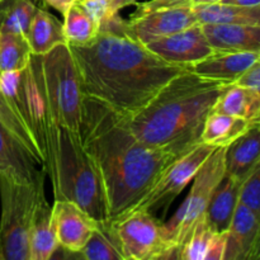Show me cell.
<instances>
[{"mask_svg":"<svg viewBox=\"0 0 260 260\" xmlns=\"http://www.w3.org/2000/svg\"><path fill=\"white\" fill-rule=\"evenodd\" d=\"M258 61L260 52H213L188 69L202 78L233 84Z\"/></svg>","mask_w":260,"mask_h":260,"instance_id":"17","label":"cell"},{"mask_svg":"<svg viewBox=\"0 0 260 260\" xmlns=\"http://www.w3.org/2000/svg\"><path fill=\"white\" fill-rule=\"evenodd\" d=\"M215 231L203 217L190 233L182 248L178 251V259L182 260H206Z\"/></svg>","mask_w":260,"mask_h":260,"instance_id":"29","label":"cell"},{"mask_svg":"<svg viewBox=\"0 0 260 260\" xmlns=\"http://www.w3.org/2000/svg\"><path fill=\"white\" fill-rule=\"evenodd\" d=\"M188 5H190L189 0H149V2L136 4V12L132 15H141L145 14V13L154 12V10L168 9V8L188 7Z\"/></svg>","mask_w":260,"mask_h":260,"instance_id":"32","label":"cell"},{"mask_svg":"<svg viewBox=\"0 0 260 260\" xmlns=\"http://www.w3.org/2000/svg\"><path fill=\"white\" fill-rule=\"evenodd\" d=\"M190 5L196 7V5H206V4H215V3H220L221 0H189Z\"/></svg>","mask_w":260,"mask_h":260,"instance_id":"38","label":"cell"},{"mask_svg":"<svg viewBox=\"0 0 260 260\" xmlns=\"http://www.w3.org/2000/svg\"><path fill=\"white\" fill-rule=\"evenodd\" d=\"M32 55L25 36L0 32V73L24 70Z\"/></svg>","mask_w":260,"mask_h":260,"instance_id":"28","label":"cell"},{"mask_svg":"<svg viewBox=\"0 0 260 260\" xmlns=\"http://www.w3.org/2000/svg\"><path fill=\"white\" fill-rule=\"evenodd\" d=\"M229 84L188 70L178 74L142 109L126 117L149 146L177 157L201 144L203 123Z\"/></svg>","mask_w":260,"mask_h":260,"instance_id":"3","label":"cell"},{"mask_svg":"<svg viewBox=\"0 0 260 260\" xmlns=\"http://www.w3.org/2000/svg\"><path fill=\"white\" fill-rule=\"evenodd\" d=\"M145 46L167 62L187 68L215 52L200 23L172 36L152 41Z\"/></svg>","mask_w":260,"mask_h":260,"instance_id":"11","label":"cell"},{"mask_svg":"<svg viewBox=\"0 0 260 260\" xmlns=\"http://www.w3.org/2000/svg\"><path fill=\"white\" fill-rule=\"evenodd\" d=\"M253 124L241 117L212 111L203 123L201 142L213 147H228L243 136Z\"/></svg>","mask_w":260,"mask_h":260,"instance_id":"22","label":"cell"},{"mask_svg":"<svg viewBox=\"0 0 260 260\" xmlns=\"http://www.w3.org/2000/svg\"><path fill=\"white\" fill-rule=\"evenodd\" d=\"M42 71L48 102L58 126L79 135L84 93L68 43L42 55Z\"/></svg>","mask_w":260,"mask_h":260,"instance_id":"6","label":"cell"},{"mask_svg":"<svg viewBox=\"0 0 260 260\" xmlns=\"http://www.w3.org/2000/svg\"><path fill=\"white\" fill-rule=\"evenodd\" d=\"M259 123H254L243 136L226 147V174L243 182L260 165Z\"/></svg>","mask_w":260,"mask_h":260,"instance_id":"19","label":"cell"},{"mask_svg":"<svg viewBox=\"0 0 260 260\" xmlns=\"http://www.w3.org/2000/svg\"><path fill=\"white\" fill-rule=\"evenodd\" d=\"M25 37L33 55H46L58 45L68 43L63 36L62 23L42 7L36 10Z\"/></svg>","mask_w":260,"mask_h":260,"instance_id":"21","label":"cell"},{"mask_svg":"<svg viewBox=\"0 0 260 260\" xmlns=\"http://www.w3.org/2000/svg\"><path fill=\"white\" fill-rule=\"evenodd\" d=\"M226 238H228V231L215 233L212 243H211L208 253L206 255V260H223L226 249Z\"/></svg>","mask_w":260,"mask_h":260,"instance_id":"34","label":"cell"},{"mask_svg":"<svg viewBox=\"0 0 260 260\" xmlns=\"http://www.w3.org/2000/svg\"><path fill=\"white\" fill-rule=\"evenodd\" d=\"M201 25L215 52H260V25Z\"/></svg>","mask_w":260,"mask_h":260,"instance_id":"16","label":"cell"},{"mask_svg":"<svg viewBox=\"0 0 260 260\" xmlns=\"http://www.w3.org/2000/svg\"><path fill=\"white\" fill-rule=\"evenodd\" d=\"M192 8L200 24L260 25V7H236L220 2Z\"/></svg>","mask_w":260,"mask_h":260,"instance_id":"23","label":"cell"},{"mask_svg":"<svg viewBox=\"0 0 260 260\" xmlns=\"http://www.w3.org/2000/svg\"><path fill=\"white\" fill-rule=\"evenodd\" d=\"M2 2H4V0H0V3H2Z\"/></svg>","mask_w":260,"mask_h":260,"instance_id":"39","label":"cell"},{"mask_svg":"<svg viewBox=\"0 0 260 260\" xmlns=\"http://www.w3.org/2000/svg\"><path fill=\"white\" fill-rule=\"evenodd\" d=\"M58 248L52 207L46 200L45 192L40 196L32 215L29 228V260H50Z\"/></svg>","mask_w":260,"mask_h":260,"instance_id":"18","label":"cell"},{"mask_svg":"<svg viewBox=\"0 0 260 260\" xmlns=\"http://www.w3.org/2000/svg\"><path fill=\"white\" fill-rule=\"evenodd\" d=\"M194 24H198V20L190 5L154 10L141 15H131L128 19L131 37L142 45L172 36Z\"/></svg>","mask_w":260,"mask_h":260,"instance_id":"12","label":"cell"},{"mask_svg":"<svg viewBox=\"0 0 260 260\" xmlns=\"http://www.w3.org/2000/svg\"><path fill=\"white\" fill-rule=\"evenodd\" d=\"M215 149L211 145L201 142L187 154L173 160L132 211H146L161 221L170 205L183 192Z\"/></svg>","mask_w":260,"mask_h":260,"instance_id":"9","label":"cell"},{"mask_svg":"<svg viewBox=\"0 0 260 260\" xmlns=\"http://www.w3.org/2000/svg\"><path fill=\"white\" fill-rule=\"evenodd\" d=\"M112 223L124 260L173 258L162 234V221L151 213L135 210Z\"/></svg>","mask_w":260,"mask_h":260,"instance_id":"10","label":"cell"},{"mask_svg":"<svg viewBox=\"0 0 260 260\" xmlns=\"http://www.w3.org/2000/svg\"><path fill=\"white\" fill-rule=\"evenodd\" d=\"M260 217L238 203L228 229L223 260H255L259 258Z\"/></svg>","mask_w":260,"mask_h":260,"instance_id":"14","label":"cell"},{"mask_svg":"<svg viewBox=\"0 0 260 260\" xmlns=\"http://www.w3.org/2000/svg\"><path fill=\"white\" fill-rule=\"evenodd\" d=\"M69 47L84 95L124 117L144 108L165 84L188 70L187 66L167 62L126 35L99 30L91 42Z\"/></svg>","mask_w":260,"mask_h":260,"instance_id":"2","label":"cell"},{"mask_svg":"<svg viewBox=\"0 0 260 260\" xmlns=\"http://www.w3.org/2000/svg\"><path fill=\"white\" fill-rule=\"evenodd\" d=\"M79 135L98 170L109 222L131 212L165 168L177 159L142 142L129 128L126 117L86 95Z\"/></svg>","mask_w":260,"mask_h":260,"instance_id":"1","label":"cell"},{"mask_svg":"<svg viewBox=\"0 0 260 260\" xmlns=\"http://www.w3.org/2000/svg\"><path fill=\"white\" fill-rule=\"evenodd\" d=\"M40 5L37 0H4L0 3V32L27 36Z\"/></svg>","mask_w":260,"mask_h":260,"instance_id":"26","label":"cell"},{"mask_svg":"<svg viewBox=\"0 0 260 260\" xmlns=\"http://www.w3.org/2000/svg\"><path fill=\"white\" fill-rule=\"evenodd\" d=\"M0 174L18 182L36 183L47 177L42 165L0 122Z\"/></svg>","mask_w":260,"mask_h":260,"instance_id":"15","label":"cell"},{"mask_svg":"<svg viewBox=\"0 0 260 260\" xmlns=\"http://www.w3.org/2000/svg\"><path fill=\"white\" fill-rule=\"evenodd\" d=\"M240 184V180L225 173L222 180L218 183L215 192L212 193V197L206 208L205 217L210 228L215 233L228 231L235 208L239 203Z\"/></svg>","mask_w":260,"mask_h":260,"instance_id":"20","label":"cell"},{"mask_svg":"<svg viewBox=\"0 0 260 260\" xmlns=\"http://www.w3.org/2000/svg\"><path fill=\"white\" fill-rule=\"evenodd\" d=\"M213 112L230 114L248 119L250 123H259L260 91L229 84L213 107Z\"/></svg>","mask_w":260,"mask_h":260,"instance_id":"24","label":"cell"},{"mask_svg":"<svg viewBox=\"0 0 260 260\" xmlns=\"http://www.w3.org/2000/svg\"><path fill=\"white\" fill-rule=\"evenodd\" d=\"M52 220L58 248L75 255L83 249L98 222L78 205L68 200H55Z\"/></svg>","mask_w":260,"mask_h":260,"instance_id":"13","label":"cell"},{"mask_svg":"<svg viewBox=\"0 0 260 260\" xmlns=\"http://www.w3.org/2000/svg\"><path fill=\"white\" fill-rule=\"evenodd\" d=\"M75 256L85 260H124L113 223L98 222L89 240Z\"/></svg>","mask_w":260,"mask_h":260,"instance_id":"25","label":"cell"},{"mask_svg":"<svg viewBox=\"0 0 260 260\" xmlns=\"http://www.w3.org/2000/svg\"><path fill=\"white\" fill-rule=\"evenodd\" d=\"M45 180L18 182L0 174V260H29L30 221Z\"/></svg>","mask_w":260,"mask_h":260,"instance_id":"5","label":"cell"},{"mask_svg":"<svg viewBox=\"0 0 260 260\" xmlns=\"http://www.w3.org/2000/svg\"><path fill=\"white\" fill-rule=\"evenodd\" d=\"M221 3L236 5V7H245V8L260 7V0H221Z\"/></svg>","mask_w":260,"mask_h":260,"instance_id":"36","label":"cell"},{"mask_svg":"<svg viewBox=\"0 0 260 260\" xmlns=\"http://www.w3.org/2000/svg\"><path fill=\"white\" fill-rule=\"evenodd\" d=\"M131 4H136V0H111L112 12L119 13V10Z\"/></svg>","mask_w":260,"mask_h":260,"instance_id":"37","label":"cell"},{"mask_svg":"<svg viewBox=\"0 0 260 260\" xmlns=\"http://www.w3.org/2000/svg\"><path fill=\"white\" fill-rule=\"evenodd\" d=\"M42 2L45 3V4L52 7L53 9H56L57 12H60L63 17L65 13L69 10V8H70L71 5L76 4L78 0H42Z\"/></svg>","mask_w":260,"mask_h":260,"instance_id":"35","label":"cell"},{"mask_svg":"<svg viewBox=\"0 0 260 260\" xmlns=\"http://www.w3.org/2000/svg\"><path fill=\"white\" fill-rule=\"evenodd\" d=\"M78 4L98 23L99 25L117 13L112 12L111 0H78Z\"/></svg>","mask_w":260,"mask_h":260,"instance_id":"31","label":"cell"},{"mask_svg":"<svg viewBox=\"0 0 260 260\" xmlns=\"http://www.w3.org/2000/svg\"><path fill=\"white\" fill-rule=\"evenodd\" d=\"M233 84L250 89V90L260 91V61L246 69Z\"/></svg>","mask_w":260,"mask_h":260,"instance_id":"33","label":"cell"},{"mask_svg":"<svg viewBox=\"0 0 260 260\" xmlns=\"http://www.w3.org/2000/svg\"><path fill=\"white\" fill-rule=\"evenodd\" d=\"M226 147H216L193 177V185L187 200L169 220L162 223V234L173 258L178 259V251L189 238L194 226L205 217L206 208L212 193L225 175Z\"/></svg>","mask_w":260,"mask_h":260,"instance_id":"7","label":"cell"},{"mask_svg":"<svg viewBox=\"0 0 260 260\" xmlns=\"http://www.w3.org/2000/svg\"><path fill=\"white\" fill-rule=\"evenodd\" d=\"M62 29L69 45H86L99 33V24L76 3L63 15Z\"/></svg>","mask_w":260,"mask_h":260,"instance_id":"27","label":"cell"},{"mask_svg":"<svg viewBox=\"0 0 260 260\" xmlns=\"http://www.w3.org/2000/svg\"><path fill=\"white\" fill-rule=\"evenodd\" d=\"M239 203L253 211L260 217V165L241 182Z\"/></svg>","mask_w":260,"mask_h":260,"instance_id":"30","label":"cell"},{"mask_svg":"<svg viewBox=\"0 0 260 260\" xmlns=\"http://www.w3.org/2000/svg\"><path fill=\"white\" fill-rule=\"evenodd\" d=\"M22 81L33 134L43 157V167L51 183H53L57 169L60 126L47 98L42 71V56H30L27 68L22 71Z\"/></svg>","mask_w":260,"mask_h":260,"instance_id":"8","label":"cell"},{"mask_svg":"<svg viewBox=\"0 0 260 260\" xmlns=\"http://www.w3.org/2000/svg\"><path fill=\"white\" fill-rule=\"evenodd\" d=\"M55 200L78 205L96 222H106L107 207L98 170L80 141V135L60 127L56 179L52 183Z\"/></svg>","mask_w":260,"mask_h":260,"instance_id":"4","label":"cell"}]
</instances>
